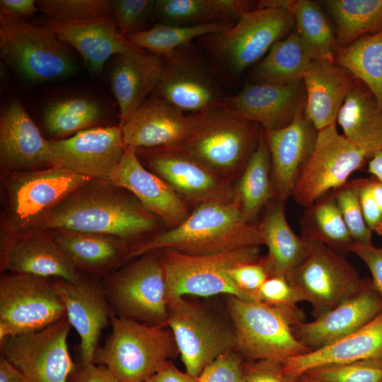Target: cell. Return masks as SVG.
Segmentation results:
<instances>
[{"instance_id":"59","label":"cell","mask_w":382,"mask_h":382,"mask_svg":"<svg viewBox=\"0 0 382 382\" xmlns=\"http://www.w3.org/2000/svg\"><path fill=\"white\" fill-rule=\"evenodd\" d=\"M295 382H323L318 378H316L308 374H301L296 378H294Z\"/></svg>"},{"instance_id":"13","label":"cell","mask_w":382,"mask_h":382,"mask_svg":"<svg viewBox=\"0 0 382 382\" xmlns=\"http://www.w3.org/2000/svg\"><path fill=\"white\" fill-rule=\"evenodd\" d=\"M366 154L339 134L336 124L320 130L313 151L293 191L295 202L305 209L345 185L367 160Z\"/></svg>"},{"instance_id":"55","label":"cell","mask_w":382,"mask_h":382,"mask_svg":"<svg viewBox=\"0 0 382 382\" xmlns=\"http://www.w3.org/2000/svg\"><path fill=\"white\" fill-rule=\"evenodd\" d=\"M145 382H197V378L180 371L169 361Z\"/></svg>"},{"instance_id":"56","label":"cell","mask_w":382,"mask_h":382,"mask_svg":"<svg viewBox=\"0 0 382 382\" xmlns=\"http://www.w3.org/2000/svg\"><path fill=\"white\" fill-rule=\"evenodd\" d=\"M0 382H25L21 371L2 356L0 357Z\"/></svg>"},{"instance_id":"49","label":"cell","mask_w":382,"mask_h":382,"mask_svg":"<svg viewBox=\"0 0 382 382\" xmlns=\"http://www.w3.org/2000/svg\"><path fill=\"white\" fill-rule=\"evenodd\" d=\"M237 287L249 300H257L260 289L269 274L260 261L238 265L228 272Z\"/></svg>"},{"instance_id":"30","label":"cell","mask_w":382,"mask_h":382,"mask_svg":"<svg viewBox=\"0 0 382 382\" xmlns=\"http://www.w3.org/2000/svg\"><path fill=\"white\" fill-rule=\"evenodd\" d=\"M354 79L349 71L335 62L312 60L303 79L305 113L318 130L336 124Z\"/></svg>"},{"instance_id":"23","label":"cell","mask_w":382,"mask_h":382,"mask_svg":"<svg viewBox=\"0 0 382 382\" xmlns=\"http://www.w3.org/2000/svg\"><path fill=\"white\" fill-rule=\"evenodd\" d=\"M382 312V296L371 280L361 291L308 323L294 327L295 336L310 350L328 345L360 329Z\"/></svg>"},{"instance_id":"24","label":"cell","mask_w":382,"mask_h":382,"mask_svg":"<svg viewBox=\"0 0 382 382\" xmlns=\"http://www.w3.org/2000/svg\"><path fill=\"white\" fill-rule=\"evenodd\" d=\"M197 120L162 98L146 100L121 127L125 146L150 149L176 145L185 139Z\"/></svg>"},{"instance_id":"28","label":"cell","mask_w":382,"mask_h":382,"mask_svg":"<svg viewBox=\"0 0 382 382\" xmlns=\"http://www.w3.org/2000/svg\"><path fill=\"white\" fill-rule=\"evenodd\" d=\"M163 68L161 57L137 48L117 55L110 83L122 126L154 92Z\"/></svg>"},{"instance_id":"48","label":"cell","mask_w":382,"mask_h":382,"mask_svg":"<svg viewBox=\"0 0 382 382\" xmlns=\"http://www.w3.org/2000/svg\"><path fill=\"white\" fill-rule=\"evenodd\" d=\"M241 358L229 351L210 363L197 377V382H245Z\"/></svg>"},{"instance_id":"36","label":"cell","mask_w":382,"mask_h":382,"mask_svg":"<svg viewBox=\"0 0 382 382\" xmlns=\"http://www.w3.org/2000/svg\"><path fill=\"white\" fill-rule=\"evenodd\" d=\"M313 57L296 31L277 42L255 69L257 83L291 84L303 81Z\"/></svg>"},{"instance_id":"53","label":"cell","mask_w":382,"mask_h":382,"mask_svg":"<svg viewBox=\"0 0 382 382\" xmlns=\"http://www.w3.org/2000/svg\"><path fill=\"white\" fill-rule=\"evenodd\" d=\"M39 11L37 1L1 0L0 22L26 21Z\"/></svg>"},{"instance_id":"33","label":"cell","mask_w":382,"mask_h":382,"mask_svg":"<svg viewBox=\"0 0 382 382\" xmlns=\"http://www.w3.org/2000/svg\"><path fill=\"white\" fill-rule=\"evenodd\" d=\"M234 198L244 219L254 223L260 211L276 199L270 155L263 130L234 185Z\"/></svg>"},{"instance_id":"57","label":"cell","mask_w":382,"mask_h":382,"mask_svg":"<svg viewBox=\"0 0 382 382\" xmlns=\"http://www.w3.org/2000/svg\"><path fill=\"white\" fill-rule=\"evenodd\" d=\"M368 172L371 176L382 181V149L369 160Z\"/></svg>"},{"instance_id":"44","label":"cell","mask_w":382,"mask_h":382,"mask_svg":"<svg viewBox=\"0 0 382 382\" xmlns=\"http://www.w3.org/2000/svg\"><path fill=\"white\" fill-rule=\"evenodd\" d=\"M305 374L323 382H382V359L325 365Z\"/></svg>"},{"instance_id":"10","label":"cell","mask_w":382,"mask_h":382,"mask_svg":"<svg viewBox=\"0 0 382 382\" xmlns=\"http://www.w3.org/2000/svg\"><path fill=\"white\" fill-rule=\"evenodd\" d=\"M103 288L119 316L167 326L166 277L160 250L141 255L110 277Z\"/></svg>"},{"instance_id":"20","label":"cell","mask_w":382,"mask_h":382,"mask_svg":"<svg viewBox=\"0 0 382 382\" xmlns=\"http://www.w3.org/2000/svg\"><path fill=\"white\" fill-rule=\"evenodd\" d=\"M109 183L132 193L169 228L180 225L191 212L190 206L164 180L144 167L134 147L126 146Z\"/></svg>"},{"instance_id":"25","label":"cell","mask_w":382,"mask_h":382,"mask_svg":"<svg viewBox=\"0 0 382 382\" xmlns=\"http://www.w3.org/2000/svg\"><path fill=\"white\" fill-rule=\"evenodd\" d=\"M0 161L13 170L51 166L49 141L20 102L10 103L1 115Z\"/></svg>"},{"instance_id":"6","label":"cell","mask_w":382,"mask_h":382,"mask_svg":"<svg viewBox=\"0 0 382 382\" xmlns=\"http://www.w3.org/2000/svg\"><path fill=\"white\" fill-rule=\"evenodd\" d=\"M294 25L286 9L256 7L220 33L201 37L212 57L233 74H241L261 60Z\"/></svg>"},{"instance_id":"40","label":"cell","mask_w":382,"mask_h":382,"mask_svg":"<svg viewBox=\"0 0 382 382\" xmlns=\"http://www.w3.org/2000/svg\"><path fill=\"white\" fill-rule=\"evenodd\" d=\"M290 12L296 33L313 59L335 62L339 47L336 31L318 2L294 0Z\"/></svg>"},{"instance_id":"52","label":"cell","mask_w":382,"mask_h":382,"mask_svg":"<svg viewBox=\"0 0 382 382\" xmlns=\"http://www.w3.org/2000/svg\"><path fill=\"white\" fill-rule=\"evenodd\" d=\"M350 251L357 255L369 268L372 277L371 287L382 296V248L353 243Z\"/></svg>"},{"instance_id":"34","label":"cell","mask_w":382,"mask_h":382,"mask_svg":"<svg viewBox=\"0 0 382 382\" xmlns=\"http://www.w3.org/2000/svg\"><path fill=\"white\" fill-rule=\"evenodd\" d=\"M79 270L99 273L112 267L122 257V239L101 234L55 230L51 236Z\"/></svg>"},{"instance_id":"18","label":"cell","mask_w":382,"mask_h":382,"mask_svg":"<svg viewBox=\"0 0 382 382\" xmlns=\"http://www.w3.org/2000/svg\"><path fill=\"white\" fill-rule=\"evenodd\" d=\"M93 179L57 166L17 175L10 187L14 216L23 224L39 221L54 206Z\"/></svg>"},{"instance_id":"17","label":"cell","mask_w":382,"mask_h":382,"mask_svg":"<svg viewBox=\"0 0 382 382\" xmlns=\"http://www.w3.org/2000/svg\"><path fill=\"white\" fill-rule=\"evenodd\" d=\"M187 46L176 50L163 60V68L155 96L185 113L222 107L226 97L202 61Z\"/></svg>"},{"instance_id":"51","label":"cell","mask_w":382,"mask_h":382,"mask_svg":"<svg viewBox=\"0 0 382 382\" xmlns=\"http://www.w3.org/2000/svg\"><path fill=\"white\" fill-rule=\"evenodd\" d=\"M245 382H295L284 374L283 364L268 361H249L243 364Z\"/></svg>"},{"instance_id":"5","label":"cell","mask_w":382,"mask_h":382,"mask_svg":"<svg viewBox=\"0 0 382 382\" xmlns=\"http://www.w3.org/2000/svg\"><path fill=\"white\" fill-rule=\"evenodd\" d=\"M228 309L233 325L235 349L249 361L285 363L310 349L294 332V323L283 312L257 300L231 296Z\"/></svg>"},{"instance_id":"37","label":"cell","mask_w":382,"mask_h":382,"mask_svg":"<svg viewBox=\"0 0 382 382\" xmlns=\"http://www.w3.org/2000/svg\"><path fill=\"white\" fill-rule=\"evenodd\" d=\"M332 18L339 47L382 30V0L321 1Z\"/></svg>"},{"instance_id":"31","label":"cell","mask_w":382,"mask_h":382,"mask_svg":"<svg viewBox=\"0 0 382 382\" xmlns=\"http://www.w3.org/2000/svg\"><path fill=\"white\" fill-rule=\"evenodd\" d=\"M343 136L368 160L382 149V110L371 91L354 79L337 115Z\"/></svg>"},{"instance_id":"7","label":"cell","mask_w":382,"mask_h":382,"mask_svg":"<svg viewBox=\"0 0 382 382\" xmlns=\"http://www.w3.org/2000/svg\"><path fill=\"white\" fill-rule=\"evenodd\" d=\"M160 251L165 272L166 299L186 295L210 296L226 294L250 301L234 284L228 272L242 264L258 262L261 259L260 246L208 255H189L170 249Z\"/></svg>"},{"instance_id":"39","label":"cell","mask_w":382,"mask_h":382,"mask_svg":"<svg viewBox=\"0 0 382 382\" xmlns=\"http://www.w3.org/2000/svg\"><path fill=\"white\" fill-rule=\"evenodd\" d=\"M300 223L302 236L306 239L320 242L340 253L350 251L354 242L333 192L306 208Z\"/></svg>"},{"instance_id":"22","label":"cell","mask_w":382,"mask_h":382,"mask_svg":"<svg viewBox=\"0 0 382 382\" xmlns=\"http://www.w3.org/2000/svg\"><path fill=\"white\" fill-rule=\"evenodd\" d=\"M54 284L66 317L79 335L81 363H93L101 332L113 314L105 289L83 277L76 282L54 278Z\"/></svg>"},{"instance_id":"2","label":"cell","mask_w":382,"mask_h":382,"mask_svg":"<svg viewBox=\"0 0 382 382\" xmlns=\"http://www.w3.org/2000/svg\"><path fill=\"white\" fill-rule=\"evenodd\" d=\"M72 192L39 221L42 228L101 234L129 240L155 230L160 223L137 200L99 189Z\"/></svg>"},{"instance_id":"38","label":"cell","mask_w":382,"mask_h":382,"mask_svg":"<svg viewBox=\"0 0 382 382\" xmlns=\"http://www.w3.org/2000/svg\"><path fill=\"white\" fill-rule=\"evenodd\" d=\"M335 62L362 82L382 110V30L339 47Z\"/></svg>"},{"instance_id":"29","label":"cell","mask_w":382,"mask_h":382,"mask_svg":"<svg viewBox=\"0 0 382 382\" xmlns=\"http://www.w3.org/2000/svg\"><path fill=\"white\" fill-rule=\"evenodd\" d=\"M370 359H382V312L366 325L345 337L290 358L283 364V371L294 378L319 366Z\"/></svg>"},{"instance_id":"19","label":"cell","mask_w":382,"mask_h":382,"mask_svg":"<svg viewBox=\"0 0 382 382\" xmlns=\"http://www.w3.org/2000/svg\"><path fill=\"white\" fill-rule=\"evenodd\" d=\"M271 161V175L276 199L285 202L313 151L318 130L308 118L305 108L287 126L263 130Z\"/></svg>"},{"instance_id":"32","label":"cell","mask_w":382,"mask_h":382,"mask_svg":"<svg viewBox=\"0 0 382 382\" xmlns=\"http://www.w3.org/2000/svg\"><path fill=\"white\" fill-rule=\"evenodd\" d=\"M284 202L273 199L266 206L259 224L267 255L260 260L269 277H286L305 257L309 241L296 234L285 215Z\"/></svg>"},{"instance_id":"8","label":"cell","mask_w":382,"mask_h":382,"mask_svg":"<svg viewBox=\"0 0 382 382\" xmlns=\"http://www.w3.org/2000/svg\"><path fill=\"white\" fill-rule=\"evenodd\" d=\"M0 50L4 60L33 83L64 78L75 70L66 43L41 24L0 22Z\"/></svg>"},{"instance_id":"26","label":"cell","mask_w":382,"mask_h":382,"mask_svg":"<svg viewBox=\"0 0 382 382\" xmlns=\"http://www.w3.org/2000/svg\"><path fill=\"white\" fill-rule=\"evenodd\" d=\"M40 24L74 47L96 73L112 55L137 49L119 32L115 18L62 22L44 18Z\"/></svg>"},{"instance_id":"46","label":"cell","mask_w":382,"mask_h":382,"mask_svg":"<svg viewBox=\"0 0 382 382\" xmlns=\"http://www.w3.org/2000/svg\"><path fill=\"white\" fill-rule=\"evenodd\" d=\"M257 301L285 313L294 326L303 322L302 312L296 306L301 299L286 277H268L259 290Z\"/></svg>"},{"instance_id":"43","label":"cell","mask_w":382,"mask_h":382,"mask_svg":"<svg viewBox=\"0 0 382 382\" xmlns=\"http://www.w3.org/2000/svg\"><path fill=\"white\" fill-rule=\"evenodd\" d=\"M44 18L62 22L114 18L112 0H39Z\"/></svg>"},{"instance_id":"45","label":"cell","mask_w":382,"mask_h":382,"mask_svg":"<svg viewBox=\"0 0 382 382\" xmlns=\"http://www.w3.org/2000/svg\"><path fill=\"white\" fill-rule=\"evenodd\" d=\"M334 196L345 224L354 243L373 245L372 231L364 220L359 197L349 181L333 191Z\"/></svg>"},{"instance_id":"12","label":"cell","mask_w":382,"mask_h":382,"mask_svg":"<svg viewBox=\"0 0 382 382\" xmlns=\"http://www.w3.org/2000/svg\"><path fill=\"white\" fill-rule=\"evenodd\" d=\"M167 327L172 331L185 372L197 378L219 356L235 349L233 330L202 306L185 299L168 298Z\"/></svg>"},{"instance_id":"15","label":"cell","mask_w":382,"mask_h":382,"mask_svg":"<svg viewBox=\"0 0 382 382\" xmlns=\"http://www.w3.org/2000/svg\"><path fill=\"white\" fill-rule=\"evenodd\" d=\"M149 168L190 206L235 200L234 185L178 145L137 149Z\"/></svg>"},{"instance_id":"11","label":"cell","mask_w":382,"mask_h":382,"mask_svg":"<svg viewBox=\"0 0 382 382\" xmlns=\"http://www.w3.org/2000/svg\"><path fill=\"white\" fill-rule=\"evenodd\" d=\"M66 317L54 282L12 273L0 280V342L43 329Z\"/></svg>"},{"instance_id":"9","label":"cell","mask_w":382,"mask_h":382,"mask_svg":"<svg viewBox=\"0 0 382 382\" xmlns=\"http://www.w3.org/2000/svg\"><path fill=\"white\" fill-rule=\"evenodd\" d=\"M308 241L305 257L286 278L318 316L361 291L370 279H361L340 253L320 242Z\"/></svg>"},{"instance_id":"58","label":"cell","mask_w":382,"mask_h":382,"mask_svg":"<svg viewBox=\"0 0 382 382\" xmlns=\"http://www.w3.org/2000/svg\"><path fill=\"white\" fill-rule=\"evenodd\" d=\"M369 185L373 197L382 213V181L371 176L369 178Z\"/></svg>"},{"instance_id":"21","label":"cell","mask_w":382,"mask_h":382,"mask_svg":"<svg viewBox=\"0 0 382 382\" xmlns=\"http://www.w3.org/2000/svg\"><path fill=\"white\" fill-rule=\"evenodd\" d=\"M303 82L280 85L256 83L226 97L223 108L257 123L263 130L283 128L305 108Z\"/></svg>"},{"instance_id":"16","label":"cell","mask_w":382,"mask_h":382,"mask_svg":"<svg viewBox=\"0 0 382 382\" xmlns=\"http://www.w3.org/2000/svg\"><path fill=\"white\" fill-rule=\"evenodd\" d=\"M125 148L120 125L88 128L67 139L49 141L51 166L108 182Z\"/></svg>"},{"instance_id":"14","label":"cell","mask_w":382,"mask_h":382,"mask_svg":"<svg viewBox=\"0 0 382 382\" xmlns=\"http://www.w3.org/2000/svg\"><path fill=\"white\" fill-rule=\"evenodd\" d=\"M70 328L64 318L40 330L8 337L0 342L1 356L25 382H69L76 369L67 343Z\"/></svg>"},{"instance_id":"35","label":"cell","mask_w":382,"mask_h":382,"mask_svg":"<svg viewBox=\"0 0 382 382\" xmlns=\"http://www.w3.org/2000/svg\"><path fill=\"white\" fill-rule=\"evenodd\" d=\"M245 0H156L154 11L165 23L193 25L225 23L233 25L251 8Z\"/></svg>"},{"instance_id":"27","label":"cell","mask_w":382,"mask_h":382,"mask_svg":"<svg viewBox=\"0 0 382 382\" xmlns=\"http://www.w3.org/2000/svg\"><path fill=\"white\" fill-rule=\"evenodd\" d=\"M1 267L12 273L62 279L76 282L79 270L52 237L30 234L9 240L1 253Z\"/></svg>"},{"instance_id":"1","label":"cell","mask_w":382,"mask_h":382,"mask_svg":"<svg viewBox=\"0 0 382 382\" xmlns=\"http://www.w3.org/2000/svg\"><path fill=\"white\" fill-rule=\"evenodd\" d=\"M264 245L257 224L247 221L235 200L214 201L194 208L178 226L132 247L126 258L170 249L189 255H208Z\"/></svg>"},{"instance_id":"41","label":"cell","mask_w":382,"mask_h":382,"mask_svg":"<svg viewBox=\"0 0 382 382\" xmlns=\"http://www.w3.org/2000/svg\"><path fill=\"white\" fill-rule=\"evenodd\" d=\"M231 26L225 23L180 25L161 23L149 30H140L125 37L137 48L147 50L164 59L176 50L189 45L197 37L222 33Z\"/></svg>"},{"instance_id":"50","label":"cell","mask_w":382,"mask_h":382,"mask_svg":"<svg viewBox=\"0 0 382 382\" xmlns=\"http://www.w3.org/2000/svg\"><path fill=\"white\" fill-rule=\"evenodd\" d=\"M357 193L363 216L369 228L382 235V213L378 207L371 191L369 178L349 181Z\"/></svg>"},{"instance_id":"47","label":"cell","mask_w":382,"mask_h":382,"mask_svg":"<svg viewBox=\"0 0 382 382\" xmlns=\"http://www.w3.org/2000/svg\"><path fill=\"white\" fill-rule=\"evenodd\" d=\"M152 0H112V13L117 29L122 35L137 33L154 11Z\"/></svg>"},{"instance_id":"54","label":"cell","mask_w":382,"mask_h":382,"mask_svg":"<svg viewBox=\"0 0 382 382\" xmlns=\"http://www.w3.org/2000/svg\"><path fill=\"white\" fill-rule=\"evenodd\" d=\"M69 382H119L105 366L81 363L71 375Z\"/></svg>"},{"instance_id":"42","label":"cell","mask_w":382,"mask_h":382,"mask_svg":"<svg viewBox=\"0 0 382 382\" xmlns=\"http://www.w3.org/2000/svg\"><path fill=\"white\" fill-rule=\"evenodd\" d=\"M101 116V108L96 102L72 98L47 106L43 113V124L50 135L62 137L90 128Z\"/></svg>"},{"instance_id":"3","label":"cell","mask_w":382,"mask_h":382,"mask_svg":"<svg viewBox=\"0 0 382 382\" xmlns=\"http://www.w3.org/2000/svg\"><path fill=\"white\" fill-rule=\"evenodd\" d=\"M112 332L98 347L93 363L108 369L119 382H145L179 354L172 331L134 319L111 316Z\"/></svg>"},{"instance_id":"4","label":"cell","mask_w":382,"mask_h":382,"mask_svg":"<svg viewBox=\"0 0 382 382\" xmlns=\"http://www.w3.org/2000/svg\"><path fill=\"white\" fill-rule=\"evenodd\" d=\"M259 126L223 107L216 108L197 113L192 129L176 145L233 183L256 145Z\"/></svg>"}]
</instances>
